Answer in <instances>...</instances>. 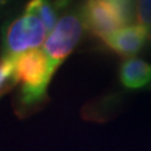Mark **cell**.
I'll use <instances>...</instances> for the list:
<instances>
[{
  "label": "cell",
  "mask_w": 151,
  "mask_h": 151,
  "mask_svg": "<svg viewBox=\"0 0 151 151\" xmlns=\"http://www.w3.org/2000/svg\"><path fill=\"white\" fill-rule=\"evenodd\" d=\"M84 30L86 27L81 10H72L58 19L42 47L54 72L77 48Z\"/></svg>",
  "instance_id": "3"
},
{
  "label": "cell",
  "mask_w": 151,
  "mask_h": 151,
  "mask_svg": "<svg viewBox=\"0 0 151 151\" xmlns=\"http://www.w3.org/2000/svg\"><path fill=\"white\" fill-rule=\"evenodd\" d=\"M86 30L102 40L127 24L119 0H84L79 9Z\"/></svg>",
  "instance_id": "4"
},
{
  "label": "cell",
  "mask_w": 151,
  "mask_h": 151,
  "mask_svg": "<svg viewBox=\"0 0 151 151\" xmlns=\"http://www.w3.org/2000/svg\"><path fill=\"white\" fill-rule=\"evenodd\" d=\"M119 3L124 12L127 24L130 25V23L134 22L136 17V0H119Z\"/></svg>",
  "instance_id": "10"
},
{
  "label": "cell",
  "mask_w": 151,
  "mask_h": 151,
  "mask_svg": "<svg viewBox=\"0 0 151 151\" xmlns=\"http://www.w3.org/2000/svg\"><path fill=\"white\" fill-rule=\"evenodd\" d=\"M136 22L151 33V0H136Z\"/></svg>",
  "instance_id": "9"
},
{
  "label": "cell",
  "mask_w": 151,
  "mask_h": 151,
  "mask_svg": "<svg viewBox=\"0 0 151 151\" xmlns=\"http://www.w3.org/2000/svg\"><path fill=\"white\" fill-rule=\"evenodd\" d=\"M15 86V58L0 55V98Z\"/></svg>",
  "instance_id": "8"
},
{
  "label": "cell",
  "mask_w": 151,
  "mask_h": 151,
  "mask_svg": "<svg viewBox=\"0 0 151 151\" xmlns=\"http://www.w3.org/2000/svg\"><path fill=\"white\" fill-rule=\"evenodd\" d=\"M112 53L131 58L144 50L151 42V33L140 24H130L108 34L102 39Z\"/></svg>",
  "instance_id": "5"
},
{
  "label": "cell",
  "mask_w": 151,
  "mask_h": 151,
  "mask_svg": "<svg viewBox=\"0 0 151 151\" xmlns=\"http://www.w3.org/2000/svg\"><path fill=\"white\" fill-rule=\"evenodd\" d=\"M50 1L54 4V6L58 9V12H59V10H62V9H65V8L69 5L70 0H50Z\"/></svg>",
  "instance_id": "11"
},
{
  "label": "cell",
  "mask_w": 151,
  "mask_h": 151,
  "mask_svg": "<svg viewBox=\"0 0 151 151\" xmlns=\"http://www.w3.org/2000/svg\"><path fill=\"white\" fill-rule=\"evenodd\" d=\"M150 89H151V84H150Z\"/></svg>",
  "instance_id": "13"
},
{
  "label": "cell",
  "mask_w": 151,
  "mask_h": 151,
  "mask_svg": "<svg viewBox=\"0 0 151 151\" xmlns=\"http://www.w3.org/2000/svg\"><path fill=\"white\" fill-rule=\"evenodd\" d=\"M44 50L33 49L15 58V74L19 107L29 110L39 107L48 98V87L54 76Z\"/></svg>",
  "instance_id": "1"
},
{
  "label": "cell",
  "mask_w": 151,
  "mask_h": 151,
  "mask_svg": "<svg viewBox=\"0 0 151 151\" xmlns=\"http://www.w3.org/2000/svg\"><path fill=\"white\" fill-rule=\"evenodd\" d=\"M8 1H9V0H0V9L4 8V5H6Z\"/></svg>",
  "instance_id": "12"
},
{
  "label": "cell",
  "mask_w": 151,
  "mask_h": 151,
  "mask_svg": "<svg viewBox=\"0 0 151 151\" xmlns=\"http://www.w3.org/2000/svg\"><path fill=\"white\" fill-rule=\"evenodd\" d=\"M49 32L34 14L24 12L4 25L1 32V54L9 58L43 47Z\"/></svg>",
  "instance_id": "2"
},
{
  "label": "cell",
  "mask_w": 151,
  "mask_h": 151,
  "mask_svg": "<svg viewBox=\"0 0 151 151\" xmlns=\"http://www.w3.org/2000/svg\"><path fill=\"white\" fill-rule=\"evenodd\" d=\"M120 82L127 89H141L151 84V64L146 60L131 57L120 65Z\"/></svg>",
  "instance_id": "6"
},
{
  "label": "cell",
  "mask_w": 151,
  "mask_h": 151,
  "mask_svg": "<svg viewBox=\"0 0 151 151\" xmlns=\"http://www.w3.org/2000/svg\"><path fill=\"white\" fill-rule=\"evenodd\" d=\"M24 12L34 14L39 18L48 32L53 29L58 22V9L50 0H30L27 4Z\"/></svg>",
  "instance_id": "7"
}]
</instances>
